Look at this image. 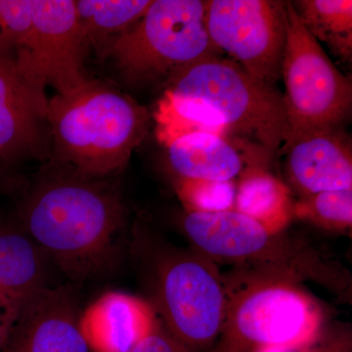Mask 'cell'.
Instances as JSON below:
<instances>
[{
    "instance_id": "14",
    "label": "cell",
    "mask_w": 352,
    "mask_h": 352,
    "mask_svg": "<svg viewBox=\"0 0 352 352\" xmlns=\"http://www.w3.org/2000/svg\"><path fill=\"white\" fill-rule=\"evenodd\" d=\"M156 320L147 300L110 292L83 310L82 328L94 352H131Z\"/></svg>"
},
{
    "instance_id": "20",
    "label": "cell",
    "mask_w": 352,
    "mask_h": 352,
    "mask_svg": "<svg viewBox=\"0 0 352 352\" xmlns=\"http://www.w3.org/2000/svg\"><path fill=\"white\" fill-rule=\"evenodd\" d=\"M294 215L332 232L351 231L352 189L302 196L294 204Z\"/></svg>"
},
{
    "instance_id": "3",
    "label": "cell",
    "mask_w": 352,
    "mask_h": 352,
    "mask_svg": "<svg viewBox=\"0 0 352 352\" xmlns=\"http://www.w3.org/2000/svg\"><path fill=\"white\" fill-rule=\"evenodd\" d=\"M46 122L59 166L107 178L129 163L147 135L151 116L126 94L87 80L48 101Z\"/></svg>"
},
{
    "instance_id": "18",
    "label": "cell",
    "mask_w": 352,
    "mask_h": 352,
    "mask_svg": "<svg viewBox=\"0 0 352 352\" xmlns=\"http://www.w3.org/2000/svg\"><path fill=\"white\" fill-rule=\"evenodd\" d=\"M292 4L307 32L338 59L351 63V0H298Z\"/></svg>"
},
{
    "instance_id": "9",
    "label": "cell",
    "mask_w": 352,
    "mask_h": 352,
    "mask_svg": "<svg viewBox=\"0 0 352 352\" xmlns=\"http://www.w3.org/2000/svg\"><path fill=\"white\" fill-rule=\"evenodd\" d=\"M284 6L270 0L206 1L210 41L250 75L275 87L281 78L286 39Z\"/></svg>"
},
{
    "instance_id": "16",
    "label": "cell",
    "mask_w": 352,
    "mask_h": 352,
    "mask_svg": "<svg viewBox=\"0 0 352 352\" xmlns=\"http://www.w3.org/2000/svg\"><path fill=\"white\" fill-rule=\"evenodd\" d=\"M50 261L19 226L0 222V293L21 303L48 285Z\"/></svg>"
},
{
    "instance_id": "26",
    "label": "cell",
    "mask_w": 352,
    "mask_h": 352,
    "mask_svg": "<svg viewBox=\"0 0 352 352\" xmlns=\"http://www.w3.org/2000/svg\"><path fill=\"white\" fill-rule=\"evenodd\" d=\"M9 186H12V182L9 179V176L6 175L3 166L0 162V189L7 188Z\"/></svg>"
},
{
    "instance_id": "6",
    "label": "cell",
    "mask_w": 352,
    "mask_h": 352,
    "mask_svg": "<svg viewBox=\"0 0 352 352\" xmlns=\"http://www.w3.org/2000/svg\"><path fill=\"white\" fill-rule=\"evenodd\" d=\"M224 280L228 295L226 319L210 352L307 347L319 339L323 310L300 284L237 272Z\"/></svg>"
},
{
    "instance_id": "10",
    "label": "cell",
    "mask_w": 352,
    "mask_h": 352,
    "mask_svg": "<svg viewBox=\"0 0 352 352\" xmlns=\"http://www.w3.org/2000/svg\"><path fill=\"white\" fill-rule=\"evenodd\" d=\"M87 48L75 1L34 0L31 43L24 56L13 64L20 78L45 98V85L65 94L87 82L83 59Z\"/></svg>"
},
{
    "instance_id": "8",
    "label": "cell",
    "mask_w": 352,
    "mask_h": 352,
    "mask_svg": "<svg viewBox=\"0 0 352 352\" xmlns=\"http://www.w3.org/2000/svg\"><path fill=\"white\" fill-rule=\"evenodd\" d=\"M286 39L281 78L288 133L337 129L349 120L352 82L307 32L292 1H285ZM285 138V140H286Z\"/></svg>"
},
{
    "instance_id": "22",
    "label": "cell",
    "mask_w": 352,
    "mask_h": 352,
    "mask_svg": "<svg viewBox=\"0 0 352 352\" xmlns=\"http://www.w3.org/2000/svg\"><path fill=\"white\" fill-rule=\"evenodd\" d=\"M176 194L186 212H219L234 210L236 187L230 182L175 179Z\"/></svg>"
},
{
    "instance_id": "15",
    "label": "cell",
    "mask_w": 352,
    "mask_h": 352,
    "mask_svg": "<svg viewBox=\"0 0 352 352\" xmlns=\"http://www.w3.org/2000/svg\"><path fill=\"white\" fill-rule=\"evenodd\" d=\"M164 146L175 179L230 182L244 170L245 155L250 152L232 140L206 131L190 132Z\"/></svg>"
},
{
    "instance_id": "4",
    "label": "cell",
    "mask_w": 352,
    "mask_h": 352,
    "mask_svg": "<svg viewBox=\"0 0 352 352\" xmlns=\"http://www.w3.org/2000/svg\"><path fill=\"white\" fill-rule=\"evenodd\" d=\"M182 228L197 251L214 263L232 264L235 272L311 282L340 300H351V273L342 264L305 241L270 232L237 210L186 212Z\"/></svg>"
},
{
    "instance_id": "24",
    "label": "cell",
    "mask_w": 352,
    "mask_h": 352,
    "mask_svg": "<svg viewBox=\"0 0 352 352\" xmlns=\"http://www.w3.org/2000/svg\"><path fill=\"white\" fill-rule=\"evenodd\" d=\"M308 352H352L351 333L347 330L330 333Z\"/></svg>"
},
{
    "instance_id": "19",
    "label": "cell",
    "mask_w": 352,
    "mask_h": 352,
    "mask_svg": "<svg viewBox=\"0 0 352 352\" xmlns=\"http://www.w3.org/2000/svg\"><path fill=\"white\" fill-rule=\"evenodd\" d=\"M152 0H78L76 18L83 36L95 47L135 24Z\"/></svg>"
},
{
    "instance_id": "25",
    "label": "cell",
    "mask_w": 352,
    "mask_h": 352,
    "mask_svg": "<svg viewBox=\"0 0 352 352\" xmlns=\"http://www.w3.org/2000/svg\"><path fill=\"white\" fill-rule=\"evenodd\" d=\"M18 308H19V303L13 302L3 294L0 293V351L15 321Z\"/></svg>"
},
{
    "instance_id": "5",
    "label": "cell",
    "mask_w": 352,
    "mask_h": 352,
    "mask_svg": "<svg viewBox=\"0 0 352 352\" xmlns=\"http://www.w3.org/2000/svg\"><path fill=\"white\" fill-rule=\"evenodd\" d=\"M164 94L215 113L227 139L270 162L288 133L283 94L222 55L192 65L173 76Z\"/></svg>"
},
{
    "instance_id": "2",
    "label": "cell",
    "mask_w": 352,
    "mask_h": 352,
    "mask_svg": "<svg viewBox=\"0 0 352 352\" xmlns=\"http://www.w3.org/2000/svg\"><path fill=\"white\" fill-rule=\"evenodd\" d=\"M138 259L149 305L166 330L194 352H210L226 319L227 288L214 261L173 247L136 224L129 247Z\"/></svg>"
},
{
    "instance_id": "23",
    "label": "cell",
    "mask_w": 352,
    "mask_h": 352,
    "mask_svg": "<svg viewBox=\"0 0 352 352\" xmlns=\"http://www.w3.org/2000/svg\"><path fill=\"white\" fill-rule=\"evenodd\" d=\"M131 352H194L178 342L162 325L159 319Z\"/></svg>"
},
{
    "instance_id": "11",
    "label": "cell",
    "mask_w": 352,
    "mask_h": 352,
    "mask_svg": "<svg viewBox=\"0 0 352 352\" xmlns=\"http://www.w3.org/2000/svg\"><path fill=\"white\" fill-rule=\"evenodd\" d=\"M75 287H45L22 300L1 351L94 352Z\"/></svg>"
},
{
    "instance_id": "21",
    "label": "cell",
    "mask_w": 352,
    "mask_h": 352,
    "mask_svg": "<svg viewBox=\"0 0 352 352\" xmlns=\"http://www.w3.org/2000/svg\"><path fill=\"white\" fill-rule=\"evenodd\" d=\"M34 30V0H0V58L24 56Z\"/></svg>"
},
{
    "instance_id": "17",
    "label": "cell",
    "mask_w": 352,
    "mask_h": 352,
    "mask_svg": "<svg viewBox=\"0 0 352 352\" xmlns=\"http://www.w3.org/2000/svg\"><path fill=\"white\" fill-rule=\"evenodd\" d=\"M234 210L274 233L282 232L294 217L288 187L261 166H247L241 173Z\"/></svg>"
},
{
    "instance_id": "1",
    "label": "cell",
    "mask_w": 352,
    "mask_h": 352,
    "mask_svg": "<svg viewBox=\"0 0 352 352\" xmlns=\"http://www.w3.org/2000/svg\"><path fill=\"white\" fill-rule=\"evenodd\" d=\"M52 168L25 197L18 226L71 284L112 274L129 247L119 188L107 178Z\"/></svg>"
},
{
    "instance_id": "12",
    "label": "cell",
    "mask_w": 352,
    "mask_h": 352,
    "mask_svg": "<svg viewBox=\"0 0 352 352\" xmlns=\"http://www.w3.org/2000/svg\"><path fill=\"white\" fill-rule=\"evenodd\" d=\"M283 145L289 182L302 196L352 189L351 142L342 127L295 134Z\"/></svg>"
},
{
    "instance_id": "13",
    "label": "cell",
    "mask_w": 352,
    "mask_h": 352,
    "mask_svg": "<svg viewBox=\"0 0 352 352\" xmlns=\"http://www.w3.org/2000/svg\"><path fill=\"white\" fill-rule=\"evenodd\" d=\"M47 103L20 78L11 60L0 58V162L45 157Z\"/></svg>"
},
{
    "instance_id": "7",
    "label": "cell",
    "mask_w": 352,
    "mask_h": 352,
    "mask_svg": "<svg viewBox=\"0 0 352 352\" xmlns=\"http://www.w3.org/2000/svg\"><path fill=\"white\" fill-rule=\"evenodd\" d=\"M96 48L134 85H166L183 69L222 55L208 36L201 0H152L135 24Z\"/></svg>"
}]
</instances>
